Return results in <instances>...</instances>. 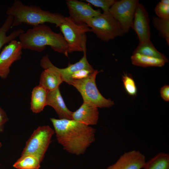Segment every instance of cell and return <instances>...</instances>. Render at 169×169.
<instances>
[{"instance_id": "6da1fadb", "label": "cell", "mask_w": 169, "mask_h": 169, "mask_svg": "<svg viewBox=\"0 0 169 169\" xmlns=\"http://www.w3.org/2000/svg\"><path fill=\"white\" fill-rule=\"evenodd\" d=\"M58 142L69 153H84L95 140V129L72 119L51 118Z\"/></svg>"}, {"instance_id": "7a4b0ae2", "label": "cell", "mask_w": 169, "mask_h": 169, "mask_svg": "<svg viewBox=\"0 0 169 169\" xmlns=\"http://www.w3.org/2000/svg\"><path fill=\"white\" fill-rule=\"evenodd\" d=\"M23 49L42 52L47 46L68 56V46L61 33L54 32L44 24L33 26L19 37Z\"/></svg>"}, {"instance_id": "3957f363", "label": "cell", "mask_w": 169, "mask_h": 169, "mask_svg": "<svg viewBox=\"0 0 169 169\" xmlns=\"http://www.w3.org/2000/svg\"><path fill=\"white\" fill-rule=\"evenodd\" d=\"M6 13L13 18L12 27L23 23L34 26L49 23L58 27L65 18L61 14L43 10L38 6L25 5L18 0H15L12 5L7 8Z\"/></svg>"}, {"instance_id": "277c9868", "label": "cell", "mask_w": 169, "mask_h": 169, "mask_svg": "<svg viewBox=\"0 0 169 169\" xmlns=\"http://www.w3.org/2000/svg\"><path fill=\"white\" fill-rule=\"evenodd\" d=\"M59 27L67 44L68 53L77 51L86 52V33L91 31L86 23L76 24L69 17H65Z\"/></svg>"}, {"instance_id": "5b68a950", "label": "cell", "mask_w": 169, "mask_h": 169, "mask_svg": "<svg viewBox=\"0 0 169 169\" xmlns=\"http://www.w3.org/2000/svg\"><path fill=\"white\" fill-rule=\"evenodd\" d=\"M101 40L108 42L125 33L119 23L109 11L94 17L85 23Z\"/></svg>"}, {"instance_id": "8992f818", "label": "cell", "mask_w": 169, "mask_h": 169, "mask_svg": "<svg viewBox=\"0 0 169 169\" xmlns=\"http://www.w3.org/2000/svg\"><path fill=\"white\" fill-rule=\"evenodd\" d=\"M100 72L95 70L85 78L74 79L71 85L79 92L84 101L90 103L98 107H110L114 105V102L104 98L98 90L96 84V76Z\"/></svg>"}, {"instance_id": "52a82bcc", "label": "cell", "mask_w": 169, "mask_h": 169, "mask_svg": "<svg viewBox=\"0 0 169 169\" xmlns=\"http://www.w3.org/2000/svg\"><path fill=\"white\" fill-rule=\"evenodd\" d=\"M54 133V130L48 125L39 126L26 142L21 156L32 155L41 162Z\"/></svg>"}, {"instance_id": "ba28073f", "label": "cell", "mask_w": 169, "mask_h": 169, "mask_svg": "<svg viewBox=\"0 0 169 169\" xmlns=\"http://www.w3.org/2000/svg\"><path fill=\"white\" fill-rule=\"evenodd\" d=\"M139 3L137 0L115 1L109 10L125 34L132 28L136 8Z\"/></svg>"}, {"instance_id": "9c48e42d", "label": "cell", "mask_w": 169, "mask_h": 169, "mask_svg": "<svg viewBox=\"0 0 169 169\" xmlns=\"http://www.w3.org/2000/svg\"><path fill=\"white\" fill-rule=\"evenodd\" d=\"M22 49L20 42L15 40L4 47L0 53V77H7L12 64L21 58Z\"/></svg>"}, {"instance_id": "30bf717a", "label": "cell", "mask_w": 169, "mask_h": 169, "mask_svg": "<svg viewBox=\"0 0 169 169\" xmlns=\"http://www.w3.org/2000/svg\"><path fill=\"white\" fill-rule=\"evenodd\" d=\"M66 4L68 8L69 17L75 23H85L89 19L101 13L99 10L94 9L90 5L76 0H68Z\"/></svg>"}, {"instance_id": "8fae6325", "label": "cell", "mask_w": 169, "mask_h": 169, "mask_svg": "<svg viewBox=\"0 0 169 169\" xmlns=\"http://www.w3.org/2000/svg\"><path fill=\"white\" fill-rule=\"evenodd\" d=\"M41 64L50 66L58 72L60 75L63 81L71 85L74 79L72 75L76 71L83 69H86L94 71L95 70L89 63L86 55V52L84 53L81 59L78 62L73 64H69L64 68H59L55 66L51 62L46 55L43 57L40 61Z\"/></svg>"}, {"instance_id": "7c38bea8", "label": "cell", "mask_w": 169, "mask_h": 169, "mask_svg": "<svg viewBox=\"0 0 169 169\" xmlns=\"http://www.w3.org/2000/svg\"><path fill=\"white\" fill-rule=\"evenodd\" d=\"M136 32L140 42L150 39V20L144 6L139 3L136 7L132 28Z\"/></svg>"}, {"instance_id": "4fadbf2b", "label": "cell", "mask_w": 169, "mask_h": 169, "mask_svg": "<svg viewBox=\"0 0 169 169\" xmlns=\"http://www.w3.org/2000/svg\"><path fill=\"white\" fill-rule=\"evenodd\" d=\"M146 162L145 156L139 151L134 150L124 153L106 169H141Z\"/></svg>"}, {"instance_id": "5bb4252c", "label": "cell", "mask_w": 169, "mask_h": 169, "mask_svg": "<svg viewBox=\"0 0 169 169\" xmlns=\"http://www.w3.org/2000/svg\"><path fill=\"white\" fill-rule=\"evenodd\" d=\"M98 107L94 105L84 101L80 107L73 112L72 119L86 125H94L97 123L99 118Z\"/></svg>"}, {"instance_id": "9a60e30c", "label": "cell", "mask_w": 169, "mask_h": 169, "mask_svg": "<svg viewBox=\"0 0 169 169\" xmlns=\"http://www.w3.org/2000/svg\"><path fill=\"white\" fill-rule=\"evenodd\" d=\"M47 105L51 106L54 109L59 119H72L73 112L66 106L59 87L53 90L47 91Z\"/></svg>"}, {"instance_id": "2e32d148", "label": "cell", "mask_w": 169, "mask_h": 169, "mask_svg": "<svg viewBox=\"0 0 169 169\" xmlns=\"http://www.w3.org/2000/svg\"><path fill=\"white\" fill-rule=\"evenodd\" d=\"M40 65L44 70L40 76L39 85L47 91L53 90L59 87L63 82L59 73L50 66Z\"/></svg>"}, {"instance_id": "e0dca14e", "label": "cell", "mask_w": 169, "mask_h": 169, "mask_svg": "<svg viewBox=\"0 0 169 169\" xmlns=\"http://www.w3.org/2000/svg\"><path fill=\"white\" fill-rule=\"evenodd\" d=\"M47 90L39 85L33 89L31 94V109L34 113L42 111L47 105Z\"/></svg>"}, {"instance_id": "ac0fdd59", "label": "cell", "mask_w": 169, "mask_h": 169, "mask_svg": "<svg viewBox=\"0 0 169 169\" xmlns=\"http://www.w3.org/2000/svg\"><path fill=\"white\" fill-rule=\"evenodd\" d=\"M13 20L12 16L8 15L5 22L0 27V50L4 45L15 40L24 32L23 29H19L13 31L7 35V32L12 27Z\"/></svg>"}, {"instance_id": "d6986e66", "label": "cell", "mask_w": 169, "mask_h": 169, "mask_svg": "<svg viewBox=\"0 0 169 169\" xmlns=\"http://www.w3.org/2000/svg\"><path fill=\"white\" fill-rule=\"evenodd\" d=\"M138 53L147 56L163 59L167 62L168 60L166 56L158 51L150 39L140 42L133 54Z\"/></svg>"}, {"instance_id": "ffe728a7", "label": "cell", "mask_w": 169, "mask_h": 169, "mask_svg": "<svg viewBox=\"0 0 169 169\" xmlns=\"http://www.w3.org/2000/svg\"><path fill=\"white\" fill-rule=\"evenodd\" d=\"M131 59L133 64L143 67H161L167 62L163 59L144 56L138 53L132 54Z\"/></svg>"}, {"instance_id": "44dd1931", "label": "cell", "mask_w": 169, "mask_h": 169, "mask_svg": "<svg viewBox=\"0 0 169 169\" xmlns=\"http://www.w3.org/2000/svg\"><path fill=\"white\" fill-rule=\"evenodd\" d=\"M144 169H169V155L165 153H158L146 162Z\"/></svg>"}, {"instance_id": "7402d4cb", "label": "cell", "mask_w": 169, "mask_h": 169, "mask_svg": "<svg viewBox=\"0 0 169 169\" xmlns=\"http://www.w3.org/2000/svg\"><path fill=\"white\" fill-rule=\"evenodd\" d=\"M41 161L35 156L31 155L21 156L14 163L13 166L18 169H38Z\"/></svg>"}, {"instance_id": "603a6c76", "label": "cell", "mask_w": 169, "mask_h": 169, "mask_svg": "<svg viewBox=\"0 0 169 169\" xmlns=\"http://www.w3.org/2000/svg\"><path fill=\"white\" fill-rule=\"evenodd\" d=\"M152 23L154 27L159 31L161 35L169 45V19L154 17Z\"/></svg>"}, {"instance_id": "cb8c5ba5", "label": "cell", "mask_w": 169, "mask_h": 169, "mask_svg": "<svg viewBox=\"0 0 169 169\" xmlns=\"http://www.w3.org/2000/svg\"><path fill=\"white\" fill-rule=\"evenodd\" d=\"M122 80L124 89L127 93L131 96H135L137 89L135 82L130 74H124L122 76Z\"/></svg>"}, {"instance_id": "d4e9b609", "label": "cell", "mask_w": 169, "mask_h": 169, "mask_svg": "<svg viewBox=\"0 0 169 169\" xmlns=\"http://www.w3.org/2000/svg\"><path fill=\"white\" fill-rule=\"evenodd\" d=\"M89 4H91L93 6L101 8L103 12L109 11V10L115 1V0H86Z\"/></svg>"}, {"instance_id": "484cf974", "label": "cell", "mask_w": 169, "mask_h": 169, "mask_svg": "<svg viewBox=\"0 0 169 169\" xmlns=\"http://www.w3.org/2000/svg\"><path fill=\"white\" fill-rule=\"evenodd\" d=\"M155 12L158 17L169 19V5H164L159 2L155 8Z\"/></svg>"}, {"instance_id": "4316f807", "label": "cell", "mask_w": 169, "mask_h": 169, "mask_svg": "<svg viewBox=\"0 0 169 169\" xmlns=\"http://www.w3.org/2000/svg\"><path fill=\"white\" fill-rule=\"evenodd\" d=\"M94 71L86 69H81L75 72L72 75V78L73 79H79L85 78Z\"/></svg>"}, {"instance_id": "83f0119b", "label": "cell", "mask_w": 169, "mask_h": 169, "mask_svg": "<svg viewBox=\"0 0 169 169\" xmlns=\"http://www.w3.org/2000/svg\"><path fill=\"white\" fill-rule=\"evenodd\" d=\"M160 94L162 98L165 101H169V86L166 85L160 89Z\"/></svg>"}, {"instance_id": "f1b7e54d", "label": "cell", "mask_w": 169, "mask_h": 169, "mask_svg": "<svg viewBox=\"0 0 169 169\" xmlns=\"http://www.w3.org/2000/svg\"><path fill=\"white\" fill-rule=\"evenodd\" d=\"M8 120L6 113L0 107V132L3 131L4 125Z\"/></svg>"}, {"instance_id": "f546056e", "label": "cell", "mask_w": 169, "mask_h": 169, "mask_svg": "<svg viewBox=\"0 0 169 169\" xmlns=\"http://www.w3.org/2000/svg\"><path fill=\"white\" fill-rule=\"evenodd\" d=\"M160 2L164 5H169V0H161Z\"/></svg>"}, {"instance_id": "4dcf8cb0", "label": "cell", "mask_w": 169, "mask_h": 169, "mask_svg": "<svg viewBox=\"0 0 169 169\" xmlns=\"http://www.w3.org/2000/svg\"><path fill=\"white\" fill-rule=\"evenodd\" d=\"M1 146H2V144H1V143L0 142V148Z\"/></svg>"}]
</instances>
